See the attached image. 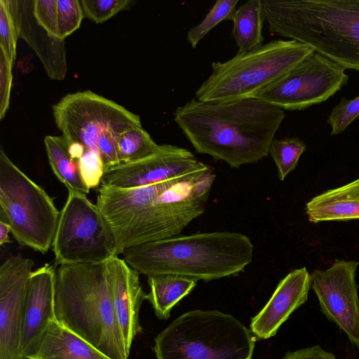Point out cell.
<instances>
[{
	"instance_id": "obj_3",
	"label": "cell",
	"mask_w": 359,
	"mask_h": 359,
	"mask_svg": "<svg viewBox=\"0 0 359 359\" xmlns=\"http://www.w3.org/2000/svg\"><path fill=\"white\" fill-rule=\"evenodd\" d=\"M269 30L359 71V0H263Z\"/></svg>"
},
{
	"instance_id": "obj_12",
	"label": "cell",
	"mask_w": 359,
	"mask_h": 359,
	"mask_svg": "<svg viewBox=\"0 0 359 359\" xmlns=\"http://www.w3.org/2000/svg\"><path fill=\"white\" fill-rule=\"evenodd\" d=\"M359 262L344 259L311 274V287L321 311L359 348V299L355 273Z\"/></svg>"
},
{
	"instance_id": "obj_10",
	"label": "cell",
	"mask_w": 359,
	"mask_h": 359,
	"mask_svg": "<svg viewBox=\"0 0 359 359\" xmlns=\"http://www.w3.org/2000/svg\"><path fill=\"white\" fill-rule=\"evenodd\" d=\"M53 114L68 144L80 143L97 153V142L104 133L142 127L138 115L90 90L66 95L53 106Z\"/></svg>"
},
{
	"instance_id": "obj_9",
	"label": "cell",
	"mask_w": 359,
	"mask_h": 359,
	"mask_svg": "<svg viewBox=\"0 0 359 359\" xmlns=\"http://www.w3.org/2000/svg\"><path fill=\"white\" fill-rule=\"evenodd\" d=\"M52 246L55 266L100 263L121 254L114 233L97 206L86 196L72 191L60 212Z\"/></svg>"
},
{
	"instance_id": "obj_1",
	"label": "cell",
	"mask_w": 359,
	"mask_h": 359,
	"mask_svg": "<svg viewBox=\"0 0 359 359\" xmlns=\"http://www.w3.org/2000/svg\"><path fill=\"white\" fill-rule=\"evenodd\" d=\"M285 115L255 97L219 102L194 98L175 110L174 121L196 152L238 168L269 155Z\"/></svg>"
},
{
	"instance_id": "obj_34",
	"label": "cell",
	"mask_w": 359,
	"mask_h": 359,
	"mask_svg": "<svg viewBox=\"0 0 359 359\" xmlns=\"http://www.w3.org/2000/svg\"><path fill=\"white\" fill-rule=\"evenodd\" d=\"M122 133L110 131L104 133L97 142V149L104 172L121 164L118 154V140Z\"/></svg>"
},
{
	"instance_id": "obj_6",
	"label": "cell",
	"mask_w": 359,
	"mask_h": 359,
	"mask_svg": "<svg viewBox=\"0 0 359 359\" xmlns=\"http://www.w3.org/2000/svg\"><path fill=\"white\" fill-rule=\"evenodd\" d=\"M256 338L219 311L194 310L174 320L155 338L156 359H252Z\"/></svg>"
},
{
	"instance_id": "obj_31",
	"label": "cell",
	"mask_w": 359,
	"mask_h": 359,
	"mask_svg": "<svg viewBox=\"0 0 359 359\" xmlns=\"http://www.w3.org/2000/svg\"><path fill=\"white\" fill-rule=\"evenodd\" d=\"M359 117V95L354 99L342 97L333 107L327 122L331 128V135H338Z\"/></svg>"
},
{
	"instance_id": "obj_37",
	"label": "cell",
	"mask_w": 359,
	"mask_h": 359,
	"mask_svg": "<svg viewBox=\"0 0 359 359\" xmlns=\"http://www.w3.org/2000/svg\"><path fill=\"white\" fill-rule=\"evenodd\" d=\"M11 232V227L8 223L3 220H0V245L2 246L5 244L11 243L8 233Z\"/></svg>"
},
{
	"instance_id": "obj_18",
	"label": "cell",
	"mask_w": 359,
	"mask_h": 359,
	"mask_svg": "<svg viewBox=\"0 0 359 359\" xmlns=\"http://www.w3.org/2000/svg\"><path fill=\"white\" fill-rule=\"evenodd\" d=\"M7 1L18 38L34 50L50 79H64L67 72L65 39L50 35L38 23L33 12V1Z\"/></svg>"
},
{
	"instance_id": "obj_7",
	"label": "cell",
	"mask_w": 359,
	"mask_h": 359,
	"mask_svg": "<svg viewBox=\"0 0 359 359\" xmlns=\"http://www.w3.org/2000/svg\"><path fill=\"white\" fill-rule=\"evenodd\" d=\"M215 177L210 167L178 177L115 234L121 254L135 245L179 236L204 212Z\"/></svg>"
},
{
	"instance_id": "obj_30",
	"label": "cell",
	"mask_w": 359,
	"mask_h": 359,
	"mask_svg": "<svg viewBox=\"0 0 359 359\" xmlns=\"http://www.w3.org/2000/svg\"><path fill=\"white\" fill-rule=\"evenodd\" d=\"M18 39L16 25L7 0H0V49L13 64Z\"/></svg>"
},
{
	"instance_id": "obj_28",
	"label": "cell",
	"mask_w": 359,
	"mask_h": 359,
	"mask_svg": "<svg viewBox=\"0 0 359 359\" xmlns=\"http://www.w3.org/2000/svg\"><path fill=\"white\" fill-rule=\"evenodd\" d=\"M57 36L65 39L81 25L84 17L79 0H57Z\"/></svg>"
},
{
	"instance_id": "obj_19",
	"label": "cell",
	"mask_w": 359,
	"mask_h": 359,
	"mask_svg": "<svg viewBox=\"0 0 359 359\" xmlns=\"http://www.w3.org/2000/svg\"><path fill=\"white\" fill-rule=\"evenodd\" d=\"M178 177L133 188L100 185L96 205L115 236L138 212L149 205L156 196L172 185Z\"/></svg>"
},
{
	"instance_id": "obj_14",
	"label": "cell",
	"mask_w": 359,
	"mask_h": 359,
	"mask_svg": "<svg viewBox=\"0 0 359 359\" xmlns=\"http://www.w3.org/2000/svg\"><path fill=\"white\" fill-rule=\"evenodd\" d=\"M189 150L172 144H161L152 155L142 160L121 163L107 170L100 185L133 188L151 185L209 168Z\"/></svg>"
},
{
	"instance_id": "obj_21",
	"label": "cell",
	"mask_w": 359,
	"mask_h": 359,
	"mask_svg": "<svg viewBox=\"0 0 359 359\" xmlns=\"http://www.w3.org/2000/svg\"><path fill=\"white\" fill-rule=\"evenodd\" d=\"M26 359H111L56 320L48 325L34 354Z\"/></svg>"
},
{
	"instance_id": "obj_16",
	"label": "cell",
	"mask_w": 359,
	"mask_h": 359,
	"mask_svg": "<svg viewBox=\"0 0 359 359\" xmlns=\"http://www.w3.org/2000/svg\"><path fill=\"white\" fill-rule=\"evenodd\" d=\"M108 264L111 303L129 355L134 338L142 331L139 314L146 294L139 273L123 259L116 256L108 260Z\"/></svg>"
},
{
	"instance_id": "obj_36",
	"label": "cell",
	"mask_w": 359,
	"mask_h": 359,
	"mask_svg": "<svg viewBox=\"0 0 359 359\" xmlns=\"http://www.w3.org/2000/svg\"><path fill=\"white\" fill-rule=\"evenodd\" d=\"M283 359H336V358L333 353L316 345L294 352H288Z\"/></svg>"
},
{
	"instance_id": "obj_11",
	"label": "cell",
	"mask_w": 359,
	"mask_h": 359,
	"mask_svg": "<svg viewBox=\"0 0 359 359\" xmlns=\"http://www.w3.org/2000/svg\"><path fill=\"white\" fill-rule=\"evenodd\" d=\"M348 81L344 67L313 51L254 97L283 110H304L326 101Z\"/></svg>"
},
{
	"instance_id": "obj_13",
	"label": "cell",
	"mask_w": 359,
	"mask_h": 359,
	"mask_svg": "<svg viewBox=\"0 0 359 359\" xmlns=\"http://www.w3.org/2000/svg\"><path fill=\"white\" fill-rule=\"evenodd\" d=\"M34 261L20 255L0 266V359H25V302Z\"/></svg>"
},
{
	"instance_id": "obj_5",
	"label": "cell",
	"mask_w": 359,
	"mask_h": 359,
	"mask_svg": "<svg viewBox=\"0 0 359 359\" xmlns=\"http://www.w3.org/2000/svg\"><path fill=\"white\" fill-rule=\"evenodd\" d=\"M314 50L294 40H273L225 62H213L212 73L195 93L201 102L254 97L281 78Z\"/></svg>"
},
{
	"instance_id": "obj_26",
	"label": "cell",
	"mask_w": 359,
	"mask_h": 359,
	"mask_svg": "<svg viewBox=\"0 0 359 359\" xmlns=\"http://www.w3.org/2000/svg\"><path fill=\"white\" fill-rule=\"evenodd\" d=\"M306 149V144L297 137L273 139L269 154L277 166L280 180H284L286 176L296 168L301 155Z\"/></svg>"
},
{
	"instance_id": "obj_15",
	"label": "cell",
	"mask_w": 359,
	"mask_h": 359,
	"mask_svg": "<svg viewBox=\"0 0 359 359\" xmlns=\"http://www.w3.org/2000/svg\"><path fill=\"white\" fill-rule=\"evenodd\" d=\"M55 264H45L32 271L24 310L22 352L24 358L36 351L55 313Z\"/></svg>"
},
{
	"instance_id": "obj_27",
	"label": "cell",
	"mask_w": 359,
	"mask_h": 359,
	"mask_svg": "<svg viewBox=\"0 0 359 359\" xmlns=\"http://www.w3.org/2000/svg\"><path fill=\"white\" fill-rule=\"evenodd\" d=\"M238 0H218L204 19L187 32V39L195 48L199 41L215 26L224 20H231L236 11Z\"/></svg>"
},
{
	"instance_id": "obj_25",
	"label": "cell",
	"mask_w": 359,
	"mask_h": 359,
	"mask_svg": "<svg viewBox=\"0 0 359 359\" xmlns=\"http://www.w3.org/2000/svg\"><path fill=\"white\" fill-rule=\"evenodd\" d=\"M159 147L142 127L128 129L119 137L120 162L130 163L142 160L157 151Z\"/></svg>"
},
{
	"instance_id": "obj_35",
	"label": "cell",
	"mask_w": 359,
	"mask_h": 359,
	"mask_svg": "<svg viewBox=\"0 0 359 359\" xmlns=\"http://www.w3.org/2000/svg\"><path fill=\"white\" fill-rule=\"evenodd\" d=\"M12 65L7 55L0 50V119L2 120L9 107L12 83Z\"/></svg>"
},
{
	"instance_id": "obj_20",
	"label": "cell",
	"mask_w": 359,
	"mask_h": 359,
	"mask_svg": "<svg viewBox=\"0 0 359 359\" xmlns=\"http://www.w3.org/2000/svg\"><path fill=\"white\" fill-rule=\"evenodd\" d=\"M306 213L313 223L359 219V178L312 198Z\"/></svg>"
},
{
	"instance_id": "obj_8",
	"label": "cell",
	"mask_w": 359,
	"mask_h": 359,
	"mask_svg": "<svg viewBox=\"0 0 359 359\" xmlns=\"http://www.w3.org/2000/svg\"><path fill=\"white\" fill-rule=\"evenodd\" d=\"M0 207L1 217L20 245L42 254L48 251L53 245L60 212L46 191L17 167L2 149Z\"/></svg>"
},
{
	"instance_id": "obj_32",
	"label": "cell",
	"mask_w": 359,
	"mask_h": 359,
	"mask_svg": "<svg viewBox=\"0 0 359 359\" xmlns=\"http://www.w3.org/2000/svg\"><path fill=\"white\" fill-rule=\"evenodd\" d=\"M78 163L83 180L90 189L100 185L104 169L99 153L86 149Z\"/></svg>"
},
{
	"instance_id": "obj_2",
	"label": "cell",
	"mask_w": 359,
	"mask_h": 359,
	"mask_svg": "<svg viewBox=\"0 0 359 359\" xmlns=\"http://www.w3.org/2000/svg\"><path fill=\"white\" fill-rule=\"evenodd\" d=\"M254 246L245 234L230 231L197 233L135 245L123 260L139 273H174L196 281L238 274L252 262Z\"/></svg>"
},
{
	"instance_id": "obj_29",
	"label": "cell",
	"mask_w": 359,
	"mask_h": 359,
	"mask_svg": "<svg viewBox=\"0 0 359 359\" xmlns=\"http://www.w3.org/2000/svg\"><path fill=\"white\" fill-rule=\"evenodd\" d=\"M132 0H80L84 16L96 23H102L128 8Z\"/></svg>"
},
{
	"instance_id": "obj_23",
	"label": "cell",
	"mask_w": 359,
	"mask_h": 359,
	"mask_svg": "<svg viewBox=\"0 0 359 359\" xmlns=\"http://www.w3.org/2000/svg\"><path fill=\"white\" fill-rule=\"evenodd\" d=\"M233 38L238 53L256 49L264 40L262 34L265 21L263 0H250L236 10L231 19Z\"/></svg>"
},
{
	"instance_id": "obj_22",
	"label": "cell",
	"mask_w": 359,
	"mask_h": 359,
	"mask_svg": "<svg viewBox=\"0 0 359 359\" xmlns=\"http://www.w3.org/2000/svg\"><path fill=\"white\" fill-rule=\"evenodd\" d=\"M149 292L146 294L156 316L166 320L172 307L189 294L197 281L179 274L161 273L147 276Z\"/></svg>"
},
{
	"instance_id": "obj_4",
	"label": "cell",
	"mask_w": 359,
	"mask_h": 359,
	"mask_svg": "<svg viewBox=\"0 0 359 359\" xmlns=\"http://www.w3.org/2000/svg\"><path fill=\"white\" fill-rule=\"evenodd\" d=\"M56 321L111 359H128L110 294L108 261L62 264L55 284Z\"/></svg>"
},
{
	"instance_id": "obj_24",
	"label": "cell",
	"mask_w": 359,
	"mask_h": 359,
	"mask_svg": "<svg viewBox=\"0 0 359 359\" xmlns=\"http://www.w3.org/2000/svg\"><path fill=\"white\" fill-rule=\"evenodd\" d=\"M44 144L49 164L59 180L68 191L86 196L90 189L83 180L78 162L71 157L65 138L47 135Z\"/></svg>"
},
{
	"instance_id": "obj_17",
	"label": "cell",
	"mask_w": 359,
	"mask_h": 359,
	"mask_svg": "<svg viewBox=\"0 0 359 359\" xmlns=\"http://www.w3.org/2000/svg\"><path fill=\"white\" fill-rule=\"evenodd\" d=\"M311 286V275L306 267L293 270L278 283L261 311L252 318L250 330L257 339L276 334L292 313L304 304Z\"/></svg>"
},
{
	"instance_id": "obj_33",
	"label": "cell",
	"mask_w": 359,
	"mask_h": 359,
	"mask_svg": "<svg viewBox=\"0 0 359 359\" xmlns=\"http://www.w3.org/2000/svg\"><path fill=\"white\" fill-rule=\"evenodd\" d=\"M33 12L38 23L50 35L57 36V0H34Z\"/></svg>"
}]
</instances>
